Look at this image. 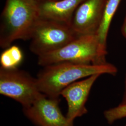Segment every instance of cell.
Listing matches in <instances>:
<instances>
[{
    "label": "cell",
    "mask_w": 126,
    "mask_h": 126,
    "mask_svg": "<svg viewBox=\"0 0 126 126\" xmlns=\"http://www.w3.org/2000/svg\"><path fill=\"white\" fill-rule=\"evenodd\" d=\"M36 79L39 89L47 97L59 99L66 87L79 79L95 74H115L117 68L107 63L100 64L71 62L57 63L43 67Z\"/></svg>",
    "instance_id": "obj_1"
},
{
    "label": "cell",
    "mask_w": 126,
    "mask_h": 126,
    "mask_svg": "<svg viewBox=\"0 0 126 126\" xmlns=\"http://www.w3.org/2000/svg\"><path fill=\"white\" fill-rule=\"evenodd\" d=\"M40 18L39 2L34 0H6L0 21V47L5 49L15 41L30 40Z\"/></svg>",
    "instance_id": "obj_2"
},
{
    "label": "cell",
    "mask_w": 126,
    "mask_h": 126,
    "mask_svg": "<svg viewBox=\"0 0 126 126\" xmlns=\"http://www.w3.org/2000/svg\"><path fill=\"white\" fill-rule=\"evenodd\" d=\"M107 53L100 48L95 34L79 36L58 50L38 57V64L45 67L62 62L100 64Z\"/></svg>",
    "instance_id": "obj_3"
},
{
    "label": "cell",
    "mask_w": 126,
    "mask_h": 126,
    "mask_svg": "<svg viewBox=\"0 0 126 126\" xmlns=\"http://www.w3.org/2000/svg\"><path fill=\"white\" fill-rule=\"evenodd\" d=\"M78 36L68 24L40 18L32 32L30 49L39 57L58 50Z\"/></svg>",
    "instance_id": "obj_4"
},
{
    "label": "cell",
    "mask_w": 126,
    "mask_h": 126,
    "mask_svg": "<svg viewBox=\"0 0 126 126\" xmlns=\"http://www.w3.org/2000/svg\"><path fill=\"white\" fill-rule=\"evenodd\" d=\"M0 94L21 104L23 108L31 106L44 94L36 78L18 68H0Z\"/></svg>",
    "instance_id": "obj_5"
},
{
    "label": "cell",
    "mask_w": 126,
    "mask_h": 126,
    "mask_svg": "<svg viewBox=\"0 0 126 126\" xmlns=\"http://www.w3.org/2000/svg\"><path fill=\"white\" fill-rule=\"evenodd\" d=\"M59 99L45 95L29 107L23 108L25 116L36 126H74L59 107Z\"/></svg>",
    "instance_id": "obj_6"
},
{
    "label": "cell",
    "mask_w": 126,
    "mask_h": 126,
    "mask_svg": "<svg viewBox=\"0 0 126 126\" xmlns=\"http://www.w3.org/2000/svg\"><path fill=\"white\" fill-rule=\"evenodd\" d=\"M107 0H85L77 8L70 26L78 36L95 34Z\"/></svg>",
    "instance_id": "obj_7"
},
{
    "label": "cell",
    "mask_w": 126,
    "mask_h": 126,
    "mask_svg": "<svg viewBox=\"0 0 126 126\" xmlns=\"http://www.w3.org/2000/svg\"><path fill=\"white\" fill-rule=\"evenodd\" d=\"M100 74H95L80 81H77L66 87L61 95L66 99L68 105L66 117L73 121L87 113L85 106L90 91Z\"/></svg>",
    "instance_id": "obj_8"
},
{
    "label": "cell",
    "mask_w": 126,
    "mask_h": 126,
    "mask_svg": "<svg viewBox=\"0 0 126 126\" xmlns=\"http://www.w3.org/2000/svg\"><path fill=\"white\" fill-rule=\"evenodd\" d=\"M85 0H45L39 3L40 18L70 25L77 8Z\"/></svg>",
    "instance_id": "obj_9"
},
{
    "label": "cell",
    "mask_w": 126,
    "mask_h": 126,
    "mask_svg": "<svg viewBox=\"0 0 126 126\" xmlns=\"http://www.w3.org/2000/svg\"><path fill=\"white\" fill-rule=\"evenodd\" d=\"M122 0H107L99 27L96 33L101 49L107 54V40L113 17Z\"/></svg>",
    "instance_id": "obj_10"
},
{
    "label": "cell",
    "mask_w": 126,
    "mask_h": 126,
    "mask_svg": "<svg viewBox=\"0 0 126 126\" xmlns=\"http://www.w3.org/2000/svg\"><path fill=\"white\" fill-rule=\"evenodd\" d=\"M23 59V55L21 49L16 45H11L0 54V67L6 69L18 68Z\"/></svg>",
    "instance_id": "obj_11"
},
{
    "label": "cell",
    "mask_w": 126,
    "mask_h": 126,
    "mask_svg": "<svg viewBox=\"0 0 126 126\" xmlns=\"http://www.w3.org/2000/svg\"><path fill=\"white\" fill-rule=\"evenodd\" d=\"M105 118L109 124L126 117V104H120L116 107L104 112Z\"/></svg>",
    "instance_id": "obj_12"
},
{
    "label": "cell",
    "mask_w": 126,
    "mask_h": 126,
    "mask_svg": "<svg viewBox=\"0 0 126 126\" xmlns=\"http://www.w3.org/2000/svg\"><path fill=\"white\" fill-rule=\"evenodd\" d=\"M122 33L123 36L126 38V15L124 23L122 28Z\"/></svg>",
    "instance_id": "obj_13"
},
{
    "label": "cell",
    "mask_w": 126,
    "mask_h": 126,
    "mask_svg": "<svg viewBox=\"0 0 126 126\" xmlns=\"http://www.w3.org/2000/svg\"><path fill=\"white\" fill-rule=\"evenodd\" d=\"M121 104H126V81H125V94L124 95V98L123 99V101L122 102Z\"/></svg>",
    "instance_id": "obj_14"
},
{
    "label": "cell",
    "mask_w": 126,
    "mask_h": 126,
    "mask_svg": "<svg viewBox=\"0 0 126 126\" xmlns=\"http://www.w3.org/2000/svg\"><path fill=\"white\" fill-rule=\"evenodd\" d=\"M35 0V1H36L37 2H42V1H44V0Z\"/></svg>",
    "instance_id": "obj_15"
},
{
    "label": "cell",
    "mask_w": 126,
    "mask_h": 126,
    "mask_svg": "<svg viewBox=\"0 0 126 126\" xmlns=\"http://www.w3.org/2000/svg\"></svg>",
    "instance_id": "obj_16"
}]
</instances>
